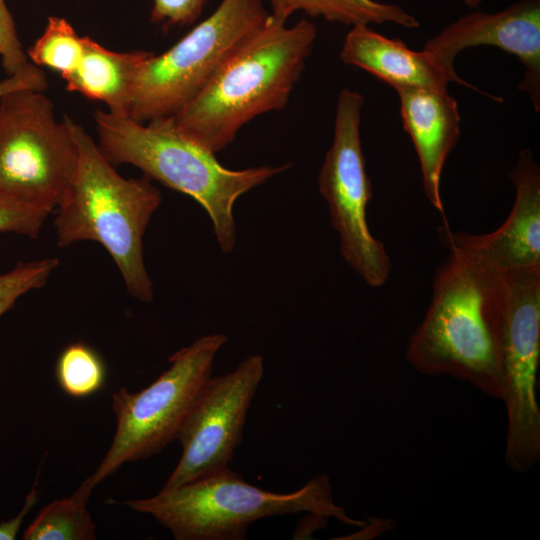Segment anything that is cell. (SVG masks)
Here are the masks:
<instances>
[{
    "instance_id": "d4e9b609",
    "label": "cell",
    "mask_w": 540,
    "mask_h": 540,
    "mask_svg": "<svg viewBox=\"0 0 540 540\" xmlns=\"http://www.w3.org/2000/svg\"><path fill=\"white\" fill-rule=\"evenodd\" d=\"M47 79L42 69L31 63L24 70L0 80V98L18 89H35L44 91Z\"/></svg>"
},
{
    "instance_id": "2e32d148",
    "label": "cell",
    "mask_w": 540,
    "mask_h": 540,
    "mask_svg": "<svg viewBox=\"0 0 540 540\" xmlns=\"http://www.w3.org/2000/svg\"><path fill=\"white\" fill-rule=\"evenodd\" d=\"M150 51H112L84 36V53L77 69L64 78L66 89L103 102L109 112L127 115L130 95L137 74Z\"/></svg>"
},
{
    "instance_id": "7a4b0ae2",
    "label": "cell",
    "mask_w": 540,
    "mask_h": 540,
    "mask_svg": "<svg viewBox=\"0 0 540 540\" xmlns=\"http://www.w3.org/2000/svg\"><path fill=\"white\" fill-rule=\"evenodd\" d=\"M286 23L269 14L204 88L171 116L175 127L216 153L257 116L283 109L317 36L311 21Z\"/></svg>"
},
{
    "instance_id": "603a6c76",
    "label": "cell",
    "mask_w": 540,
    "mask_h": 540,
    "mask_svg": "<svg viewBox=\"0 0 540 540\" xmlns=\"http://www.w3.org/2000/svg\"><path fill=\"white\" fill-rule=\"evenodd\" d=\"M0 58L7 76L14 75L31 64L18 38L5 0H0Z\"/></svg>"
},
{
    "instance_id": "9a60e30c",
    "label": "cell",
    "mask_w": 540,
    "mask_h": 540,
    "mask_svg": "<svg viewBox=\"0 0 540 540\" xmlns=\"http://www.w3.org/2000/svg\"><path fill=\"white\" fill-rule=\"evenodd\" d=\"M396 92L403 127L420 162L425 196L444 215L441 175L460 135L458 103L447 89L400 88Z\"/></svg>"
},
{
    "instance_id": "277c9868",
    "label": "cell",
    "mask_w": 540,
    "mask_h": 540,
    "mask_svg": "<svg viewBox=\"0 0 540 540\" xmlns=\"http://www.w3.org/2000/svg\"><path fill=\"white\" fill-rule=\"evenodd\" d=\"M65 118L78 149V164L57 206V244L100 243L113 258L130 295L150 302L154 292L144 265L143 235L161 204V192L145 175L122 177L87 131Z\"/></svg>"
},
{
    "instance_id": "30bf717a",
    "label": "cell",
    "mask_w": 540,
    "mask_h": 540,
    "mask_svg": "<svg viewBox=\"0 0 540 540\" xmlns=\"http://www.w3.org/2000/svg\"><path fill=\"white\" fill-rule=\"evenodd\" d=\"M505 274L506 301L499 329L501 400L507 412L505 461L523 473L540 460V267Z\"/></svg>"
},
{
    "instance_id": "5bb4252c",
    "label": "cell",
    "mask_w": 540,
    "mask_h": 540,
    "mask_svg": "<svg viewBox=\"0 0 540 540\" xmlns=\"http://www.w3.org/2000/svg\"><path fill=\"white\" fill-rule=\"evenodd\" d=\"M340 58L344 63L361 68L386 82L395 90L447 89L448 83L454 82L476 92L480 91L432 52L426 49L412 50L402 40L383 36L366 24L351 26L344 38ZM483 94L494 101L502 100L497 96Z\"/></svg>"
},
{
    "instance_id": "ffe728a7",
    "label": "cell",
    "mask_w": 540,
    "mask_h": 540,
    "mask_svg": "<svg viewBox=\"0 0 540 540\" xmlns=\"http://www.w3.org/2000/svg\"><path fill=\"white\" fill-rule=\"evenodd\" d=\"M106 369L98 353L82 342L72 343L59 355L56 379L69 396L82 398L102 389Z\"/></svg>"
},
{
    "instance_id": "4fadbf2b",
    "label": "cell",
    "mask_w": 540,
    "mask_h": 540,
    "mask_svg": "<svg viewBox=\"0 0 540 540\" xmlns=\"http://www.w3.org/2000/svg\"><path fill=\"white\" fill-rule=\"evenodd\" d=\"M515 202L505 222L495 231L475 235L439 228L447 249L465 252L501 273L540 267V168L529 149L521 150L509 174Z\"/></svg>"
},
{
    "instance_id": "e0dca14e",
    "label": "cell",
    "mask_w": 540,
    "mask_h": 540,
    "mask_svg": "<svg viewBox=\"0 0 540 540\" xmlns=\"http://www.w3.org/2000/svg\"><path fill=\"white\" fill-rule=\"evenodd\" d=\"M270 14L286 21L296 12L322 17L331 22L350 26L359 24L393 23L406 29L419 27L418 20L398 5L375 0H265Z\"/></svg>"
},
{
    "instance_id": "8fae6325",
    "label": "cell",
    "mask_w": 540,
    "mask_h": 540,
    "mask_svg": "<svg viewBox=\"0 0 540 540\" xmlns=\"http://www.w3.org/2000/svg\"><path fill=\"white\" fill-rule=\"evenodd\" d=\"M263 373V357L255 354L245 358L233 371L211 376L178 435L182 455L163 489L229 467Z\"/></svg>"
},
{
    "instance_id": "44dd1931",
    "label": "cell",
    "mask_w": 540,
    "mask_h": 540,
    "mask_svg": "<svg viewBox=\"0 0 540 540\" xmlns=\"http://www.w3.org/2000/svg\"><path fill=\"white\" fill-rule=\"evenodd\" d=\"M58 263L56 258L19 262L12 270L0 274V316L11 309L19 297L43 287Z\"/></svg>"
},
{
    "instance_id": "52a82bcc",
    "label": "cell",
    "mask_w": 540,
    "mask_h": 540,
    "mask_svg": "<svg viewBox=\"0 0 540 540\" xmlns=\"http://www.w3.org/2000/svg\"><path fill=\"white\" fill-rule=\"evenodd\" d=\"M269 14L263 0H222L172 47L153 52L144 62L132 87L127 116L144 123L175 115Z\"/></svg>"
},
{
    "instance_id": "6da1fadb",
    "label": "cell",
    "mask_w": 540,
    "mask_h": 540,
    "mask_svg": "<svg viewBox=\"0 0 540 540\" xmlns=\"http://www.w3.org/2000/svg\"><path fill=\"white\" fill-rule=\"evenodd\" d=\"M433 279L427 312L411 335L407 361L426 375L465 380L502 399L499 329L506 274L457 249Z\"/></svg>"
},
{
    "instance_id": "ac0fdd59",
    "label": "cell",
    "mask_w": 540,
    "mask_h": 540,
    "mask_svg": "<svg viewBox=\"0 0 540 540\" xmlns=\"http://www.w3.org/2000/svg\"><path fill=\"white\" fill-rule=\"evenodd\" d=\"M91 490L80 485L70 497L46 505L23 533L25 540H92L96 527L86 506Z\"/></svg>"
},
{
    "instance_id": "9c48e42d",
    "label": "cell",
    "mask_w": 540,
    "mask_h": 540,
    "mask_svg": "<svg viewBox=\"0 0 540 540\" xmlns=\"http://www.w3.org/2000/svg\"><path fill=\"white\" fill-rule=\"evenodd\" d=\"M363 103L359 92L347 88L340 91L333 141L319 171L318 189L339 235L341 256L368 286L381 287L390 276L391 260L367 222L372 184L361 143Z\"/></svg>"
},
{
    "instance_id": "4316f807",
    "label": "cell",
    "mask_w": 540,
    "mask_h": 540,
    "mask_svg": "<svg viewBox=\"0 0 540 540\" xmlns=\"http://www.w3.org/2000/svg\"><path fill=\"white\" fill-rule=\"evenodd\" d=\"M483 0H464V3L470 8L478 7Z\"/></svg>"
},
{
    "instance_id": "3957f363",
    "label": "cell",
    "mask_w": 540,
    "mask_h": 540,
    "mask_svg": "<svg viewBox=\"0 0 540 540\" xmlns=\"http://www.w3.org/2000/svg\"><path fill=\"white\" fill-rule=\"evenodd\" d=\"M97 144L114 166L129 164L145 176L197 201L209 215L221 250L236 244L233 206L244 193L286 171L290 164L232 170L215 153L182 134L171 117L137 122L127 115L97 110Z\"/></svg>"
},
{
    "instance_id": "ba28073f",
    "label": "cell",
    "mask_w": 540,
    "mask_h": 540,
    "mask_svg": "<svg viewBox=\"0 0 540 540\" xmlns=\"http://www.w3.org/2000/svg\"><path fill=\"white\" fill-rule=\"evenodd\" d=\"M78 149L64 116L44 91L18 89L0 98V193L51 212L70 188Z\"/></svg>"
},
{
    "instance_id": "7402d4cb",
    "label": "cell",
    "mask_w": 540,
    "mask_h": 540,
    "mask_svg": "<svg viewBox=\"0 0 540 540\" xmlns=\"http://www.w3.org/2000/svg\"><path fill=\"white\" fill-rule=\"evenodd\" d=\"M49 212L27 206L0 193V232L36 239Z\"/></svg>"
},
{
    "instance_id": "7c38bea8",
    "label": "cell",
    "mask_w": 540,
    "mask_h": 540,
    "mask_svg": "<svg viewBox=\"0 0 540 540\" xmlns=\"http://www.w3.org/2000/svg\"><path fill=\"white\" fill-rule=\"evenodd\" d=\"M494 46L516 56L525 72L519 89L540 109V0H519L496 13L466 14L431 37L424 49L454 67L463 49Z\"/></svg>"
},
{
    "instance_id": "8992f818",
    "label": "cell",
    "mask_w": 540,
    "mask_h": 540,
    "mask_svg": "<svg viewBox=\"0 0 540 540\" xmlns=\"http://www.w3.org/2000/svg\"><path fill=\"white\" fill-rule=\"evenodd\" d=\"M227 342L224 334L204 335L170 358V366L148 387L112 394L116 431L96 470L81 484L89 490L123 464L160 452L178 435L212 376L213 361Z\"/></svg>"
},
{
    "instance_id": "484cf974",
    "label": "cell",
    "mask_w": 540,
    "mask_h": 540,
    "mask_svg": "<svg viewBox=\"0 0 540 540\" xmlns=\"http://www.w3.org/2000/svg\"><path fill=\"white\" fill-rule=\"evenodd\" d=\"M37 501V491L33 488L27 495L21 512L9 521L0 523V540H13L19 531L24 517Z\"/></svg>"
},
{
    "instance_id": "5b68a950",
    "label": "cell",
    "mask_w": 540,
    "mask_h": 540,
    "mask_svg": "<svg viewBox=\"0 0 540 540\" xmlns=\"http://www.w3.org/2000/svg\"><path fill=\"white\" fill-rule=\"evenodd\" d=\"M131 509L153 516L177 540H240L255 521L309 513L362 527L334 503L327 476L317 475L291 493H274L247 483L229 467L155 496L130 500Z\"/></svg>"
},
{
    "instance_id": "d6986e66",
    "label": "cell",
    "mask_w": 540,
    "mask_h": 540,
    "mask_svg": "<svg viewBox=\"0 0 540 540\" xmlns=\"http://www.w3.org/2000/svg\"><path fill=\"white\" fill-rule=\"evenodd\" d=\"M26 53L31 63L52 69L64 79L81 62L84 36H80L65 18L50 16L43 33Z\"/></svg>"
},
{
    "instance_id": "cb8c5ba5",
    "label": "cell",
    "mask_w": 540,
    "mask_h": 540,
    "mask_svg": "<svg viewBox=\"0 0 540 540\" xmlns=\"http://www.w3.org/2000/svg\"><path fill=\"white\" fill-rule=\"evenodd\" d=\"M208 0H153L150 20L164 28L192 24Z\"/></svg>"
}]
</instances>
